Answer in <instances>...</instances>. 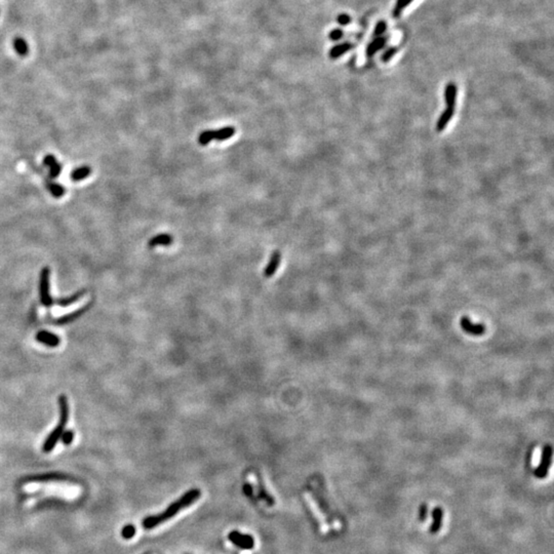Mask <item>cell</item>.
Here are the masks:
<instances>
[{
    "label": "cell",
    "instance_id": "1",
    "mask_svg": "<svg viewBox=\"0 0 554 554\" xmlns=\"http://www.w3.org/2000/svg\"><path fill=\"white\" fill-rule=\"evenodd\" d=\"M200 496H201V492L198 489H192L190 491H188L186 494L182 496L181 498L172 502L164 512L156 515L147 516L145 519H143L142 527L145 530H152L158 527L159 524H162L169 520L170 518H172L174 515L182 511L183 509L194 504L200 498Z\"/></svg>",
    "mask_w": 554,
    "mask_h": 554
},
{
    "label": "cell",
    "instance_id": "2",
    "mask_svg": "<svg viewBox=\"0 0 554 554\" xmlns=\"http://www.w3.org/2000/svg\"><path fill=\"white\" fill-rule=\"evenodd\" d=\"M59 407H60V420L59 423H57L56 427L51 432V434L46 440L45 443H43L42 450L45 451V453H50V451H52L55 447L67 425V422L69 419V404H68V399L65 395H61L59 397Z\"/></svg>",
    "mask_w": 554,
    "mask_h": 554
},
{
    "label": "cell",
    "instance_id": "3",
    "mask_svg": "<svg viewBox=\"0 0 554 554\" xmlns=\"http://www.w3.org/2000/svg\"><path fill=\"white\" fill-rule=\"evenodd\" d=\"M39 296L41 304L46 307H51L54 304V300L50 294V269L48 267L43 268L40 273Z\"/></svg>",
    "mask_w": 554,
    "mask_h": 554
},
{
    "label": "cell",
    "instance_id": "4",
    "mask_svg": "<svg viewBox=\"0 0 554 554\" xmlns=\"http://www.w3.org/2000/svg\"><path fill=\"white\" fill-rule=\"evenodd\" d=\"M551 458H552V447L551 445H545L542 451L541 463L534 471V474L537 478L546 477L551 465Z\"/></svg>",
    "mask_w": 554,
    "mask_h": 554
},
{
    "label": "cell",
    "instance_id": "5",
    "mask_svg": "<svg viewBox=\"0 0 554 554\" xmlns=\"http://www.w3.org/2000/svg\"><path fill=\"white\" fill-rule=\"evenodd\" d=\"M228 539L233 544L236 545L237 547H239L241 549H245V550L252 549L255 545L254 538L252 536L241 534L237 531H232L228 535Z\"/></svg>",
    "mask_w": 554,
    "mask_h": 554
},
{
    "label": "cell",
    "instance_id": "6",
    "mask_svg": "<svg viewBox=\"0 0 554 554\" xmlns=\"http://www.w3.org/2000/svg\"><path fill=\"white\" fill-rule=\"evenodd\" d=\"M460 324H461L462 329L466 332L473 334V336H480V334L485 333V332H486V327L484 325H474V324H472L470 318L467 317V316H463L460 320Z\"/></svg>",
    "mask_w": 554,
    "mask_h": 554
},
{
    "label": "cell",
    "instance_id": "7",
    "mask_svg": "<svg viewBox=\"0 0 554 554\" xmlns=\"http://www.w3.org/2000/svg\"><path fill=\"white\" fill-rule=\"evenodd\" d=\"M36 340L38 342H40L41 344H45L49 347H56L59 346L60 344V338L56 336V334L47 332V331H41L39 332H37L36 334Z\"/></svg>",
    "mask_w": 554,
    "mask_h": 554
},
{
    "label": "cell",
    "instance_id": "8",
    "mask_svg": "<svg viewBox=\"0 0 554 554\" xmlns=\"http://www.w3.org/2000/svg\"><path fill=\"white\" fill-rule=\"evenodd\" d=\"M43 164L50 168V176L53 179H55L60 176L62 171V166L57 163L55 157L52 154H48L45 159H43Z\"/></svg>",
    "mask_w": 554,
    "mask_h": 554
},
{
    "label": "cell",
    "instance_id": "9",
    "mask_svg": "<svg viewBox=\"0 0 554 554\" xmlns=\"http://www.w3.org/2000/svg\"><path fill=\"white\" fill-rule=\"evenodd\" d=\"M280 259H281L280 252L275 251V252L272 254V256H271V258H270V261H269V263H268V265L266 266V268H265V270H264V276H265V277H271V276H273V275L275 274L276 270L278 269V267H279Z\"/></svg>",
    "mask_w": 554,
    "mask_h": 554
},
{
    "label": "cell",
    "instance_id": "10",
    "mask_svg": "<svg viewBox=\"0 0 554 554\" xmlns=\"http://www.w3.org/2000/svg\"><path fill=\"white\" fill-rule=\"evenodd\" d=\"M455 113V108H451V107H446V109L442 113L441 117L437 120L436 123V132H443V130L445 128V126L448 124V122L450 121V119L453 118Z\"/></svg>",
    "mask_w": 554,
    "mask_h": 554
},
{
    "label": "cell",
    "instance_id": "11",
    "mask_svg": "<svg viewBox=\"0 0 554 554\" xmlns=\"http://www.w3.org/2000/svg\"><path fill=\"white\" fill-rule=\"evenodd\" d=\"M433 522L430 527V533L436 534L440 532L443 526V511L442 507H435L432 511Z\"/></svg>",
    "mask_w": 554,
    "mask_h": 554
},
{
    "label": "cell",
    "instance_id": "12",
    "mask_svg": "<svg viewBox=\"0 0 554 554\" xmlns=\"http://www.w3.org/2000/svg\"><path fill=\"white\" fill-rule=\"evenodd\" d=\"M444 101L447 107L455 108L457 102V86L454 83L450 82L445 86Z\"/></svg>",
    "mask_w": 554,
    "mask_h": 554
},
{
    "label": "cell",
    "instance_id": "13",
    "mask_svg": "<svg viewBox=\"0 0 554 554\" xmlns=\"http://www.w3.org/2000/svg\"><path fill=\"white\" fill-rule=\"evenodd\" d=\"M91 172H92V168L90 166H80V167L75 168L74 170L71 172L70 177H71L72 181L80 182V181L86 179L87 177H90Z\"/></svg>",
    "mask_w": 554,
    "mask_h": 554
},
{
    "label": "cell",
    "instance_id": "14",
    "mask_svg": "<svg viewBox=\"0 0 554 554\" xmlns=\"http://www.w3.org/2000/svg\"><path fill=\"white\" fill-rule=\"evenodd\" d=\"M69 477L60 473H49L43 475H36L33 477H28L27 482H48V480H66Z\"/></svg>",
    "mask_w": 554,
    "mask_h": 554
},
{
    "label": "cell",
    "instance_id": "15",
    "mask_svg": "<svg viewBox=\"0 0 554 554\" xmlns=\"http://www.w3.org/2000/svg\"><path fill=\"white\" fill-rule=\"evenodd\" d=\"M172 241L173 238L169 234H158L149 240L148 246L150 249H153V247H156L158 245H169L172 243Z\"/></svg>",
    "mask_w": 554,
    "mask_h": 554
},
{
    "label": "cell",
    "instance_id": "16",
    "mask_svg": "<svg viewBox=\"0 0 554 554\" xmlns=\"http://www.w3.org/2000/svg\"><path fill=\"white\" fill-rule=\"evenodd\" d=\"M235 132H236L235 128L232 127V126H226V127L220 128L218 130H214V140H217V141L228 140L231 137L234 136Z\"/></svg>",
    "mask_w": 554,
    "mask_h": 554
},
{
    "label": "cell",
    "instance_id": "17",
    "mask_svg": "<svg viewBox=\"0 0 554 554\" xmlns=\"http://www.w3.org/2000/svg\"><path fill=\"white\" fill-rule=\"evenodd\" d=\"M353 48V45L349 42H344L341 43V45H338L336 47H333L331 52H330V57L331 59H338L339 56L343 55L344 54H346L347 52H349Z\"/></svg>",
    "mask_w": 554,
    "mask_h": 554
},
{
    "label": "cell",
    "instance_id": "18",
    "mask_svg": "<svg viewBox=\"0 0 554 554\" xmlns=\"http://www.w3.org/2000/svg\"><path fill=\"white\" fill-rule=\"evenodd\" d=\"M386 41L387 38L386 37H378L376 39H374V41H372L370 45L367 48V55L368 56H372L374 55L378 51H380L381 49L384 48V46L386 45Z\"/></svg>",
    "mask_w": 554,
    "mask_h": 554
},
{
    "label": "cell",
    "instance_id": "19",
    "mask_svg": "<svg viewBox=\"0 0 554 554\" xmlns=\"http://www.w3.org/2000/svg\"><path fill=\"white\" fill-rule=\"evenodd\" d=\"M86 309H87L86 307H83V308L79 309L78 311H75V312H72V313H70V314H67V315H65V316H63V317H61V318H59V319H56L55 322V324H56V325H67V324H70V323H72V322H74V320H76L78 317H80V316L84 313V311H85Z\"/></svg>",
    "mask_w": 554,
    "mask_h": 554
},
{
    "label": "cell",
    "instance_id": "20",
    "mask_svg": "<svg viewBox=\"0 0 554 554\" xmlns=\"http://www.w3.org/2000/svg\"><path fill=\"white\" fill-rule=\"evenodd\" d=\"M83 294H84V291H83V290L78 291V293L74 294L73 296H70V297H68V298H64V299L57 300V301H56V304L59 305V306H62V307H67V306L72 305L73 303H75L76 301H78V300L82 297Z\"/></svg>",
    "mask_w": 554,
    "mask_h": 554
},
{
    "label": "cell",
    "instance_id": "21",
    "mask_svg": "<svg viewBox=\"0 0 554 554\" xmlns=\"http://www.w3.org/2000/svg\"><path fill=\"white\" fill-rule=\"evenodd\" d=\"M48 188H49V191L55 198H60L65 194V188L57 183L49 184Z\"/></svg>",
    "mask_w": 554,
    "mask_h": 554
},
{
    "label": "cell",
    "instance_id": "22",
    "mask_svg": "<svg viewBox=\"0 0 554 554\" xmlns=\"http://www.w3.org/2000/svg\"><path fill=\"white\" fill-rule=\"evenodd\" d=\"M13 46H14V50L17 51V53L21 55H25L28 53V46L26 41L23 38H16L14 39L13 42Z\"/></svg>",
    "mask_w": 554,
    "mask_h": 554
},
{
    "label": "cell",
    "instance_id": "23",
    "mask_svg": "<svg viewBox=\"0 0 554 554\" xmlns=\"http://www.w3.org/2000/svg\"><path fill=\"white\" fill-rule=\"evenodd\" d=\"M214 140V130H205L198 136V144L206 146Z\"/></svg>",
    "mask_w": 554,
    "mask_h": 554
},
{
    "label": "cell",
    "instance_id": "24",
    "mask_svg": "<svg viewBox=\"0 0 554 554\" xmlns=\"http://www.w3.org/2000/svg\"><path fill=\"white\" fill-rule=\"evenodd\" d=\"M412 1H413V0H397L396 4H395V7H394V9H393V17H394V18H399L402 9H403L405 6L409 5Z\"/></svg>",
    "mask_w": 554,
    "mask_h": 554
},
{
    "label": "cell",
    "instance_id": "25",
    "mask_svg": "<svg viewBox=\"0 0 554 554\" xmlns=\"http://www.w3.org/2000/svg\"><path fill=\"white\" fill-rule=\"evenodd\" d=\"M136 528L134 524H126V526L123 527L122 531H121V536L123 539H126V540H129V539L134 538V536L136 535Z\"/></svg>",
    "mask_w": 554,
    "mask_h": 554
},
{
    "label": "cell",
    "instance_id": "26",
    "mask_svg": "<svg viewBox=\"0 0 554 554\" xmlns=\"http://www.w3.org/2000/svg\"><path fill=\"white\" fill-rule=\"evenodd\" d=\"M60 440L62 441V443L65 445H70L72 443L73 440H74V432H73L72 430H64V432L61 435Z\"/></svg>",
    "mask_w": 554,
    "mask_h": 554
},
{
    "label": "cell",
    "instance_id": "27",
    "mask_svg": "<svg viewBox=\"0 0 554 554\" xmlns=\"http://www.w3.org/2000/svg\"><path fill=\"white\" fill-rule=\"evenodd\" d=\"M396 53H397V49H396V48H390V49H388L387 51H385V52L383 53V55H382V56H381L382 62H384V63L389 62V61L392 59V56L394 55Z\"/></svg>",
    "mask_w": 554,
    "mask_h": 554
},
{
    "label": "cell",
    "instance_id": "28",
    "mask_svg": "<svg viewBox=\"0 0 554 554\" xmlns=\"http://www.w3.org/2000/svg\"><path fill=\"white\" fill-rule=\"evenodd\" d=\"M386 29H387V24H386L385 21L378 22V24L376 25V28H375V32H374L375 36H381L386 31Z\"/></svg>",
    "mask_w": 554,
    "mask_h": 554
},
{
    "label": "cell",
    "instance_id": "29",
    "mask_svg": "<svg viewBox=\"0 0 554 554\" xmlns=\"http://www.w3.org/2000/svg\"><path fill=\"white\" fill-rule=\"evenodd\" d=\"M343 35H344V32L341 30V29H333L332 31L330 32L329 37H330L331 40L337 41V40H340L343 37Z\"/></svg>",
    "mask_w": 554,
    "mask_h": 554
},
{
    "label": "cell",
    "instance_id": "30",
    "mask_svg": "<svg viewBox=\"0 0 554 554\" xmlns=\"http://www.w3.org/2000/svg\"><path fill=\"white\" fill-rule=\"evenodd\" d=\"M427 512H428V507L426 504H422L419 510V518L421 521H425L427 518Z\"/></svg>",
    "mask_w": 554,
    "mask_h": 554
},
{
    "label": "cell",
    "instance_id": "31",
    "mask_svg": "<svg viewBox=\"0 0 554 554\" xmlns=\"http://www.w3.org/2000/svg\"><path fill=\"white\" fill-rule=\"evenodd\" d=\"M350 22H351V18H350V17L348 16V14L342 13V14H339V16H338V23H339L340 25H342V26H347Z\"/></svg>",
    "mask_w": 554,
    "mask_h": 554
},
{
    "label": "cell",
    "instance_id": "32",
    "mask_svg": "<svg viewBox=\"0 0 554 554\" xmlns=\"http://www.w3.org/2000/svg\"><path fill=\"white\" fill-rule=\"evenodd\" d=\"M243 491H244V493H245L247 496H252V494H253V488H252V486L249 485V484H246V485L243 487Z\"/></svg>",
    "mask_w": 554,
    "mask_h": 554
}]
</instances>
